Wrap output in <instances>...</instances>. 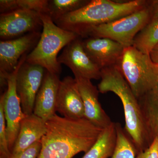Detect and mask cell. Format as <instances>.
<instances>
[{
	"label": "cell",
	"mask_w": 158,
	"mask_h": 158,
	"mask_svg": "<svg viewBox=\"0 0 158 158\" xmlns=\"http://www.w3.org/2000/svg\"><path fill=\"white\" fill-rule=\"evenodd\" d=\"M46 123V132L37 158H72L79 153H85L103 130L86 118L72 119L56 114Z\"/></svg>",
	"instance_id": "obj_1"
},
{
	"label": "cell",
	"mask_w": 158,
	"mask_h": 158,
	"mask_svg": "<svg viewBox=\"0 0 158 158\" xmlns=\"http://www.w3.org/2000/svg\"><path fill=\"white\" fill-rule=\"evenodd\" d=\"M98 88L100 93L113 92L120 98L124 111L125 131L135 145L137 154L144 151L151 143L138 100L118 65L101 69V81Z\"/></svg>",
	"instance_id": "obj_2"
},
{
	"label": "cell",
	"mask_w": 158,
	"mask_h": 158,
	"mask_svg": "<svg viewBox=\"0 0 158 158\" xmlns=\"http://www.w3.org/2000/svg\"><path fill=\"white\" fill-rule=\"evenodd\" d=\"M148 2L134 0L118 2L110 0H92L81 9L63 15L54 23L80 37L88 29L111 22L145 8Z\"/></svg>",
	"instance_id": "obj_3"
},
{
	"label": "cell",
	"mask_w": 158,
	"mask_h": 158,
	"mask_svg": "<svg viewBox=\"0 0 158 158\" xmlns=\"http://www.w3.org/2000/svg\"><path fill=\"white\" fill-rule=\"evenodd\" d=\"M41 19L43 31L37 45L28 54L26 62L39 65L48 72L59 75L62 67L58 61L59 52L80 37L59 27L48 15L41 13Z\"/></svg>",
	"instance_id": "obj_4"
},
{
	"label": "cell",
	"mask_w": 158,
	"mask_h": 158,
	"mask_svg": "<svg viewBox=\"0 0 158 158\" xmlns=\"http://www.w3.org/2000/svg\"><path fill=\"white\" fill-rule=\"evenodd\" d=\"M137 99L158 88V65L133 46L124 49L117 64Z\"/></svg>",
	"instance_id": "obj_5"
},
{
	"label": "cell",
	"mask_w": 158,
	"mask_h": 158,
	"mask_svg": "<svg viewBox=\"0 0 158 158\" xmlns=\"http://www.w3.org/2000/svg\"><path fill=\"white\" fill-rule=\"evenodd\" d=\"M151 19L148 3L145 8L127 16L88 29L83 37L109 38L127 48L133 46L136 35Z\"/></svg>",
	"instance_id": "obj_6"
},
{
	"label": "cell",
	"mask_w": 158,
	"mask_h": 158,
	"mask_svg": "<svg viewBox=\"0 0 158 158\" xmlns=\"http://www.w3.org/2000/svg\"><path fill=\"white\" fill-rule=\"evenodd\" d=\"M27 55L26 54L23 56L16 68L8 76L7 89L0 98V101L3 103L7 139L11 152L18 135L21 122L27 116L23 112L20 100L16 91V79L18 72L25 62Z\"/></svg>",
	"instance_id": "obj_7"
},
{
	"label": "cell",
	"mask_w": 158,
	"mask_h": 158,
	"mask_svg": "<svg viewBox=\"0 0 158 158\" xmlns=\"http://www.w3.org/2000/svg\"><path fill=\"white\" fill-rule=\"evenodd\" d=\"M39 31L31 32L23 36L0 41V81L1 88L7 87L9 74L16 68L20 59L37 45L40 37Z\"/></svg>",
	"instance_id": "obj_8"
},
{
	"label": "cell",
	"mask_w": 158,
	"mask_h": 158,
	"mask_svg": "<svg viewBox=\"0 0 158 158\" xmlns=\"http://www.w3.org/2000/svg\"><path fill=\"white\" fill-rule=\"evenodd\" d=\"M46 71L42 66L25 62L18 72L16 91L26 115L33 114L36 96Z\"/></svg>",
	"instance_id": "obj_9"
},
{
	"label": "cell",
	"mask_w": 158,
	"mask_h": 158,
	"mask_svg": "<svg viewBox=\"0 0 158 158\" xmlns=\"http://www.w3.org/2000/svg\"><path fill=\"white\" fill-rule=\"evenodd\" d=\"M40 27L41 13L37 11L19 9L0 15V37L5 40L38 31Z\"/></svg>",
	"instance_id": "obj_10"
},
{
	"label": "cell",
	"mask_w": 158,
	"mask_h": 158,
	"mask_svg": "<svg viewBox=\"0 0 158 158\" xmlns=\"http://www.w3.org/2000/svg\"><path fill=\"white\" fill-rule=\"evenodd\" d=\"M80 37L73 40L64 48L58 57L60 64L69 68L75 76L89 79H101V70L89 58L83 47Z\"/></svg>",
	"instance_id": "obj_11"
},
{
	"label": "cell",
	"mask_w": 158,
	"mask_h": 158,
	"mask_svg": "<svg viewBox=\"0 0 158 158\" xmlns=\"http://www.w3.org/2000/svg\"><path fill=\"white\" fill-rule=\"evenodd\" d=\"M82 44L88 56L101 70L117 65L125 49L118 42L103 37H89L82 40Z\"/></svg>",
	"instance_id": "obj_12"
},
{
	"label": "cell",
	"mask_w": 158,
	"mask_h": 158,
	"mask_svg": "<svg viewBox=\"0 0 158 158\" xmlns=\"http://www.w3.org/2000/svg\"><path fill=\"white\" fill-rule=\"evenodd\" d=\"M74 77L84 103L85 118L96 126L106 128L113 122L99 102L98 88L93 85L91 80L78 76Z\"/></svg>",
	"instance_id": "obj_13"
},
{
	"label": "cell",
	"mask_w": 158,
	"mask_h": 158,
	"mask_svg": "<svg viewBox=\"0 0 158 158\" xmlns=\"http://www.w3.org/2000/svg\"><path fill=\"white\" fill-rule=\"evenodd\" d=\"M56 111L65 118H85V108L81 96L75 79L71 77H65L60 81Z\"/></svg>",
	"instance_id": "obj_14"
},
{
	"label": "cell",
	"mask_w": 158,
	"mask_h": 158,
	"mask_svg": "<svg viewBox=\"0 0 158 158\" xmlns=\"http://www.w3.org/2000/svg\"><path fill=\"white\" fill-rule=\"evenodd\" d=\"M61 81L59 75L46 70L37 94L33 113L46 122L56 114V105Z\"/></svg>",
	"instance_id": "obj_15"
},
{
	"label": "cell",
	"mask_w": 158,
	"mask_h": 158,
	"mask_svg": "<svg viewBox=\"0 0 158 158\" xmlns=\"http://www.w3.org/2000/svg\"><path fill=\"white\" fill-rule=\"evenodd\" d=\"M46 121L34 113L27 115L21 122L18 135L11 154L21 152L41 140L46 132Z\"/></svg>",
	"instance_id": "obj_16"
},
{
	"label": "cell",
	"mask_w": 158,
	"mask_h": 158,
	"mask_svg": "<svg viewBox=\"0 0 158 158\" xmlns=\"http://www.w3.org/2000/svg\"><path fill=\"white\" fill-rule=\"evenodd\" d=\"M150 142L158 137V88L138 99Z\"/></svg>",
	"instance_id": "obj_17"
},
{
	"label": "cell",
	"mask_w": 158,
	"mask_h": 158,
	"mask_svg": "<svg viewBox=\"0 0 158 158\" xmlns=\"http://www.w3.org/2000/svg\"><path fill=\"white\" fill-rule=\"evenodd\" d=\"M116 141V123L113 122L104 129L97 141L82 158H110L114 152Z\"/></svg>",
	"instance_id": "obj_18"
},
{
	"label": "cell",
	"mask_w": 158,
	"mask_h": 158,
	"mask_svg": "<svg viewBox=\"0 0 158 158\" xmlns=\"http://www.w3.org/2000/svg\"><path fill=\"white\" fill-rule=\"evenodd\" d=\"M158 44V18L153 19L136 35L133 46L149 55Z\"/></svg>",
	"instance_id": "obj_19"
},
{
	"label": "cell",
	"mask_w": 158,
	"mask_h": 158,
	"mask_svg": "<svg viewBox=\"0 0 158 158\" xmlns=\"http://www.w3.org/2000/svg\"><path fill=\"white\" fill-rule=\"evenodd\" d=\"M116 141L113 155L110 158H136L135 145L121 124L116 123Z\"/></svg>",
	"instance_id": "obj_20"
},
{
	"label": "cell",
	"mask_w": 158,
	"mask_h": 158,
	"mask_svg": "<svg viewBox=\"0 0 158 158\" xmlns=\"http://www.w3.org/2000/svg\"><path fill=\"white\" fill-rule=\"evenodd\" d=\"M87 0H52L48 1V14L53 22L63 15L77 11L88 4Z\"/></svg>",
	"instance_id": "obj_21"
},
{
	"label": "cell",
	"mask_w": 158,
	"mask_h": 158,
	"mask_svg": "<svg viewBox=\"0 0 158 158\" xmlns=\"http://www.w3.org/2000/svg\"><path fill=\"white\" fill-rule=\"evenodd\" d=\"M48 1L47 0H7L5 3L4 8L8 12L19 9H26L48 15Z\"/></svg>",
	"instance_id": "obj_22"
},
{
	"label": "cell",
	"mask_w": 158,
	"mask_h": 158,
	"mask_svg": "<svg viewBox=\"0 0 158 158\" xmlns=\"http://www.w3.org/2000/svg\"><path fill=\"white\" fill-rule=\"evenodd\" d=\"M11 155L7 139L4 107L2 102L0 101V158H9Z\"/></svg>",
	"instance_id": "obj_23"
},
{
	"label": "cell",
	"mask_w": 158,
	"mask_h": 158,
	"mask_svg": "<svg viewBox=\"0 0 158 158\" xmlns=\"http://www.w3.org/2000/svg\"><path fill=\"white\" fill-rule=\"evenodd\" d=\"M41 147V140H40L21 152L11 154L9 158H37Z\"/></svg>",
	"instance_id": "obj_24"
},
{
	"label": "cell",
	"mask_w": 158,
	"mask_h": 158,
	"mask_svg": "<svg viewBox=\"0 0 158 158\" xmlns=\"http://www.w3.org/2000/svg\"><path fill=\"white\" fill-rule=\"evenodd\" d=\"M136 158H158V137L144 151L138 154Z\"/></svg>",
	"instance_id": "obj_25"
},
{
	"label": "cell",
	"mask_w": 158,
	"mask_h": 158,
	"mask_svg": "<svg viewBox=\"0 0 158 158\" xmlns=\"http://www.w3.org/2000/svg\"><path fill=\"white\" fill-rule=\"evenodd\" d=\"M148 7L150 10L152 19L158 18V0L148 2Z\"/></svg>",
	"instance_id": "obj_26"
},
{
	"label": "cell",
	"mask_w": 158,
	"mask_h": 158,
	"mask_svg": "<svg viewBox=\"0 0 158 158\" xmlns=\"http://www.w3.org/2000/svg\"><path fill=\"white\" fill-rule=\"evenodd\" d=\"M150 56L153 62L158 65V44L152 51Z\"/></svg>",
	"instance_id": "obj_27"
}]
</instances>
